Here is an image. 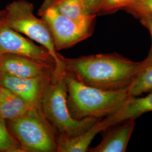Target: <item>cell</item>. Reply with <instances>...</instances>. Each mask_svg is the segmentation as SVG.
<instances>
[{
	"instance_id": "obj_1",
	"label": "cell",
	"mask_w": 152,
	"mask_h": 152,
	"mask_svg": "<svg viewBox=\"0 0 152 152\" xmlns=\"http://www.w3.org/2000/svg\"><path fill=\"white\" fill-rule=\"evenodd\" d=\"M61 59L64 69L82 83L104 90L127 87L144 65L118 54H101Z\"/></svg>"
},
{
	"instance_id": "obj_2",
	"label": "cell",
	"mask_w": 152,
	"mask_h": 152,
	"mask_svg": "<svg viewBox=\"0 0 152 152\" xmlns=\"http://www.w3.org/2000/svg\"><path fill=\"white\" fill-rule=\"evenodd\" d=\"M65 80L68 109L72 117L77 120L108 117L117 111L131 96L129 86L118 90L92 87L78 81L66 71Z\"/></svg>"
},
{
	"instance_id": "obj_3",
	"label": "cell",
	"mask_w": 152,
	"mask_h": 152,
	"mask_svg": "<svg viewBox=\"0 0 152 152\" xmlns=\"http://www.w3.org/2000/svg\"><path fill=\"white\" fill-rule=\"evenodd\" d=\"M65 72H53L42 94L40 108L45 117L56 130L59 136L68 137L81 135L102 118L87 117L77 120L72 117L67 104L68 87Z\"/></svg>"
},
{
	"instance_id": "obj_4",
	"label": "cell",
	"mask_w": 152,
	"mask_h": 152,
	"mask_svg": "<svg viewBox=\"0 0 152 152\" xmlns=\"http://www.w3.org/2000/svg\"><path fill=\"white\" fill-rule=\"evenodd\" d=\"M34 5L27 0H16L0 10V20L9 27L23 34L46 49L55 63L54 72H65L62 56L58 53L52 35L41 18L34 15Z\"/></svg>"
},
{
	"instance_id": "obj_5",
	"label": "cell",
	"mask_w": 152,
	"mask_h": 152,
	"mask_svg": "<svg viewBox=\"0 0 152 152\" xmlns=\"http://www.w3.org/2000/svg\"><path fill=\"white\" fill-rule=\"evenodd\" d=\"M7 122L9 130L23 152H57L59 134L41 108L34 107Z\"/></svg>"
},
{
	"instance_id": "obj_6",
	"label": "cell",
	"mask_w": 152,
	"mask_h": 152,
	"mask_svg": "<svg viewBox=\"0 0 152 152\" xmlns=\"http://www.w3.org/2000/svg\"><path fill=\"white\" fill-rule=\"evenodd\" d=\"M38 14L49 28L57 51L69 48L92 34V30L71 21L62 15L49 0H44Z\"/></svg>"
},
{
	"instance_id": "obj_7",
	"label": "cell",
	"mask_w": 152,
	"mask_h": 152,
	"mask_svg": "<svg viewBox=\"0 0 152 152\" xmlns=\"http://www.w3.org/2000/svg\"><path fill=\"white\" fill-rule=\"evenodd\" d=\"M18 55L36 60L54 63L48 51L23 36L0 20V55Z\"/></svg>"
},
{
	"instance_id": "obj_8",
	"label": "cell",
	"mask_w": 152,
	"mask_h": 152,
	"mask_svg": "<svg viewBox=\"0 0 152 152\" xmlns=\"http://www.w3.org/2000/svg\"><path fill=\"white\" fill-rule=\"evenodd\" d=\"M0 56V72L18 77L32 78L50 76L55 68L53 63L22 55L6 54Z\"/></svg>"
},
{
	"instance_id": "obj_9",
	"label": "cell",
	"mask_w": 152,
	"mask_h": 152,
	"mask_svg": "<svg viewBox=\"0 0 152 152\" xmlns=\"http://www.w3.org/2000/svg\"><path fill=\"white\" fill-rule=\"evenodd\" d=\"M51 76L21 78L0 72V85L9 88L33 106L40 108L41 97Z\"/></svg>"
},
{
	"instance_id": "obj_10",
	"label": "cell",
	"mask_w": 152,
	"mask_h": 152,
	"mask_svg": "<svg viewBox=\"0 0 152 152\" xmlns=\"http://www.w3.org/2000/svg\"><path fill=\"white\" fill-rule=\"evenodd\" d=\"M135 120L124 121L112 125L103 131L101 142L93 148L90 152H125L135 129Z\"/></svg>"
},
{
	"instance_id": "obj_11",
	"label": "cell",
	"mask_w": 152,
	"mask_h": 152,
	"mask_svg": "<svg viewBox=\"0 0 152 152\" xmlns=\"http://www.w3.org/2000/svg\"><path fill=\"white\" fill-rule=\"evenodd\" d=\"M150 112H152V91L145 96H130L117 111L101 120L106 129L120 122L135 120Z\"/></svg>"
},
{
	"instance_id": "obj_12",
	"label": "cell",
	"mask_w": 152,
	"mask_h": 152,
	"mask_svg": "<svg viewBox=\"0 0 152 152\" xmlns=\"http://www.w3.org/2000/svg\"><path fill=\"white\" fill-rule=\"evenodd\" d=\"M64 16L77 24L93 31L95 15L87 11L83 0H49Z\"/></svg>"
},
{
	"instance_id": "obj_13",
	"label": "cell",
	"mask_w": 152,
	"mask_h": 152,
	"mask_svg": "<svg viewBox=\"0 0 152 152\" xmlns=\"http://www.w3.org/2000/svg\"><path fill=\"white\" fill-rule=\"evenodd\" d=\"M34 107L9 88L0 85V115L6 121L16 119Z\"/></svg>"
},
{
	"instance_id": "obj_14",
	"label": "cell",
	"mask_w": 152,
	"mask_h": 152,
	"mask_svg": "<svg viewBox=\"0 0 152 152\" xmlns=\"http://www.w3.org/2000/svg\"><path fill=\"white\" fill-rule=\"evenodd\" d=\"M100 120L80 135L72 137L58 136L57 152H87L94 138L98 134L104 130Z\"/></svg>"
},
{
	"instance_id": "obj_15",
	"label": "cell",
	"mask_w": 152,
	"mask_h": 152,
	"mask_svg": "<svg viewBox=\"0 0 152 152\" xmlns=\"http://www.w3.org/2000/svg\"><path fill=\"white\" fill-rule=\"evenodd\" d=\"M145 63L128 87L131 96H140L152 91V59L146 58Z\"/></svg>"
},
{
	"instance_id": "obj_16",
	"label": "cell",
	"mask_w": 152,
	"mask_h": 152,
	"mask_svg": "<svg viewBox=\"0 0 152 152\" xmlns=\"http://www.w3.org/2000/svg\"><path fill=\"white\" fill-rule=\"evenodd\" d=\"M0 152H23L19 143L11 135L6 121L0 115Z\"/></svg>"
},
{
	"instance_id": "obj_17",
	"label": "cell",
	"mask_w": 152,
	"mask_h": 152,
	"mask_svg": "<svg viewBox=\"0 0 152 152\" xmlns=\"http://www.w3.org/2000/svg\"><path fill=\"white\" fill-rule=\"evenodd\" d=\"M136 1L137 0H101L96 15L111 12L122 8H127Z\"/></svg>"
},
{
	"instance_id": "obj_18",
	"label": "cell",
	"mask_w": 152,
	"mask_h": 152,
	"mask_svg": "<svg viewBox=\"0 0 152 152\" xmlns=\"http://www.w3.org/2000/svg\"><path fill=\"white\" fill-rule=\"evenodd\" d=\"M127 9L139 16L152 15V0H137Z\"/></svg>"
},
{
	"instance_id": "obj_19",
	"label": "cell",
	"mask_w": 152,
	"mask_h": 152,
	"mask_svg": "<svg viewBox=\"0 0 152 152\" xmlns=\"http://www.w3.org/2000/svg\"><path fill=\"white\" fill-rule=\"evenodd\" d=\"M140 18V21L142 24L147 28L149 30L152 38V46L147 58L152 59V15H143L139 16Z\"/></svg>"
},
{
	"instance_id": "obj_20",
	"label": "cell",
	"mask_w": 152,
	"mask_h": 152,
	"mask_svg": "<svg viewBox=\"0 0 152 152\" xmlns=\"http://www.w3.org/2000/svg\"><path fill=\"white\" fill-rule=\"evenodd\" d=\"M101 0H83L88 12L92 15H96V12Z\"/></svg>"
},
{
	"instance_id": "obj_21",
	"label": "cell",
	"mask_w": 152,
	"mask_h": 152,
	"mask_svg": "<svg viewBox=\"0 0 152 152\" xmlns=\"http://www.w3.org/2000/svg\"><path fill=\"white\" fill-rule=\"evenodd\" d=\"M0 64H1V56H0Z\"/></svg>"
}]
</instances>
